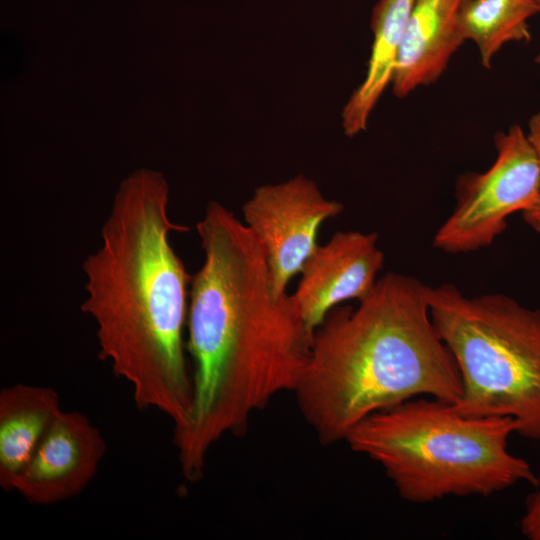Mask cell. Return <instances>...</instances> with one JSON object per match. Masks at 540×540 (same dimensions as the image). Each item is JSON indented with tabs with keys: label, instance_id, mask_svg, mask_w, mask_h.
<instances>
[{
	"label": "cell",
	"instance_id": "1",
	"mask_svg": "<svg viewBox=\"0 0 540 540\" xmlns=\"http://www.w3.org/2000/svg\"><path fill=\"white\" fill-rule=\"evenodd\" d=\"M196 229L204 259L191 279L186 326L193 393L173 435L191 483L221 438L243 434L254 414L294 392L314 335L291 295L275 294L265 252L244 222L212 201Z\"/></svg>",
	"mask_w": 540,
	"mask_h": 540
},
{
	"label": "cell",
	"instance_id": "2",
	"mask_svg": "<svg viewBox=\"0 0 540 540\" xmlns=\"http://www.w3.org/2000/svg\"><path fill=\"white\" fill-rule=\"evenodd\" d=\"M163 174L139 169L119 185L100 246L83 261V313L93 318L99 357L132 389L139 410L156 409L174 428L192 401L186 359L189 274L170 234L187 231L168 215Z\"/></svg>",
	"mask_w": 540,
	"mask_h": 540
},
{
	"label": "cell",
	"instance_id": "3",
	"mask_svg": "<svg viewBox=\"0 0 540 540\" xmlns=\"http://www.w3.org/2000/svg\"><path fill=\"white\" fill-rule=\"evenodd\" d=\"M427 290L413 277L386 273L356 308L335 307L314 331L293 393L322 445L416 397L458 402L460 373L432 321Z\"/></svg>",
	"mask_w": 540,
	"mask_h": 540
},
{
	"label": "cell",
	"instance_id": "4",
	"mask_svg": "<svg viewBox=\"0 0 540 540\" xmlns=\"http://www.w3.org/2000/svg\"><path fill=\"white\" fill-rule=\"evenodd\" d=\"M514 433L510 417H469L452 403L416 397L366 417L344 441L379 464L402 499L423 504L488 497L521 482L536 488L537 474L508 449Z\"/></svg>",
	"mask_w": 540,
	"mask_h": 540
},
{
	"label": "cell",
	"instance_id": "5",
	"mask_svg": "<svg viewBox=\"0 0 540 540\" xmlns=\"http://www.w3.org/2000/svg\"><path fill=\"white\" fill-rule=\"evenodd\" d=\"M435 328L452 353L469 417H510L517 434L540 441V309L499 293L465 296L456 286L429 287Z\"/></svg>",
	"mask_w": 540,
	"mask_h": 540
},
{
	"label": "cell",
	"instance_id": "6",
	"mask_svg": "<svg viewBox=\"0 0 540 540\" xmlns=\"http://www.w3.org/2000/svg\"><path fill=\"white\" fill-rule=\"evenodd\" d=\"M497 156L482 173H466L456 184V205L437 230L433 245L447 253L490 246L507 218L540 197V162L527 132L517 124L494 136Z\"/></svg>",
	"mask_w": 540,
	"mask_h": 540
},
{
	"label": "cell",
	"instance_id": "7",
	"mask_svg": "<svg viewBox=\"0 0 540 540\" xmlns=\"http://www.w3.org/2000/svg\"><path fill=\"white\" fill-rule=\"evenodd\" d=\"M342 210L302 174L255 189L242 207L244 224L265 252L276 295L287 294L290 280L318 246L321 225Z\"/></svg>",
	"mask_w": 540,
	"mask_h": 540
},
{
	"label": "cell",
	"instance_id": "8",
	"mask_svg": "<svg viewBox=\"0 0 540 540\" xmlns=\"http://www.w3.org/2000/svg\"><path fill=\"white\" fill-rule=\"evenodd\" d=\"M384 264L376 233L336 232L306 260L292 300L313 332L327 314L348 300L363 299Z\"/></svg>",
	"mask_w": 540,
	"mask_h": 540
},
{
	"label": "cell",
	"instance_id": "9",
	"mask_svg": "<svg viewBox=\"0 0 540 540\" xmlns=\"http://www.w3.org/2000/svg\"><path fill=\"white\" fill-rule=\"evenodd\" d=\"M107 445L91 421L77 411H61L16 479L29 503L55 504L79 495L92 480Z\"/></svg>",
	"mask_w": 540,
	"mask_h": 540
},
{
	"label": "cell",
	"instance_id": "10",
	"mask_svg": "<svg viewBox=\"0 0 540 540\" xmlns=\"http://www.w3.org/2000/svg\"><path fill=\"white\" fill-rule=\"evenodd\" d=\"M463 0H415L391 82L398 98L436 82L465 42L458 23Z\"/></svg>",
	"mask_w": 540,
	"mask_h": 540
},
{
	"label": "cell",
	"instance_id": "11",
	"mask_svg": "<svg viewBox=\"0 0 540 540\" xmlns=\"http://www.w3.org/2000/svg\"><path fill=\"white\" fill-rule=\"evenodd\" d=\"M52 387L14 384L0 392V486L13 491L49 427L61 412Z\"/></svg>",
	"mask_w": 540,
	"mask_h": 540
},
{
	"label": "cell",
	"instance_id": "12",
	"mask_svg": "<svg viewBox=\"0 0 540 540\" xmlns=\"http://www.w3.org/2000/svg\"><path fill=\"white\" fill-rule=\"evenodd\" d=\"M414 2L415 0H378L373 8V42L367 73L341 113L343 131L348 137L366 131L372 111L386 88L391 85Z\"/></svg>",
	"mask_w": 540,
	"mask_h": 540
},
{
	"label": "cell",
	"instance_id": "13",
	"mask_svg": "<svg viewBox=\"0 0 540 540\" xmlns=\"http://www.w3.org/2000/svg\"><path fill=\"white\" fill-rule=\"evenodd\" d=\"M540 13L536 0H463L458 23L465 41H472L484 68L510 42L531 39L528 21Z\"/></svg>",
	"mask_w": 540,
	"mask_h": 540
},
{
	"label": "cell",
	"instance_id": "14",
	"mask_svg": "<svg viewBox=\"0 0 540 540\" xmlns=\"http://www.w3.org/2000/svg\"><path fill=\"white\" fill-rule=\"evenodd\" d=\"M538 486L525 501L520 519V531L528 540H540V468L537 474Z\"/></svg>",
	"mask_w": 540,
	"mask_h": 540
},
{
	"label": "cell",
	"instance_id": "15",
	"mask_svg": "<svg viewBox=\"0 0 540 540\" xmlns=\"http://www.w3.org/2000/svg\"><path fill=\"white\" fill-rule=\"evenodd\" d=\"M527 135L540 162V112L532 115L529 119Z\"/></svg>",
	"mask_w": 540,
	"mask_h": 540
},
{
	"label": "cell",
	"instance_id": "16",
	"mask_svg": "<svg viewBox=\"0 0 540 540\" xmlns=\"http://www.w3.org/2000/svg\"><path fill=\"white\" fill-rule=\"evenodd\" d=\"M524 219L535 231L540 232V197L533 206L523 212Z\"/></svg>",
	"mask_w": 540,
	"mask_h": 540
},
{
	"label": "cell",
	"instance_id": "17",
	"mask_svg": "<svg viewBox=\"0 0 540 540\" xmlns=\"http://www.w3.org/2000/svg\"><path fill=\"white\" fill-rule=\"evenodd\" d=\"M534 61H535L536 64L540 65V51H539L538 54L536 55Z\"/></svg>",
	"mask_w": 540,
	"mask_h": 540
},
{
	"label": "cell",
	"instance_id": "18",
	"mask_svg": "<svg viewBox=\"0 0 540 540\" xmlns=\"http://www.w3.org/2000/svg\"><path fill=\"white\" fill-rule=\"evenodd\" d=\"M540 4V0H536Z\"/></svg>",
	"mask_w": 540,
	"mask_h": 540
}]
</instances>
